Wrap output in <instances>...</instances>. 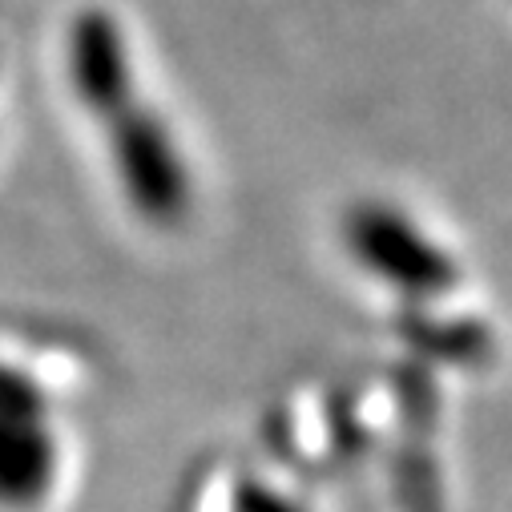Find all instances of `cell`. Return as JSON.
<instances>
[{
	"label": "cell",
	"instance_id": "2",
	"mask_svg": "<svg viewBox=\"0 0 512 512\" xmlns=\"http://www.w3.org/2000/svg\"><path fill=\"white\" fill-rule=\"evenodd\" d=\"M343 242L363 267L379 271L388 283L416 291L452 283V259L412 214L392 202H355L343 218Z\"/></svg>",
	"mask_w": 512,
	"mask_h": 512
},
{
	"label": "cell",
	"instance_id": "3",
	"mask_svg": "<svg viewBox=\"0 0 512 512\" xmlns=\"http://www.w3.org/2000/svg\"><path fill=\"white\" fill-rule=\"evenodd\" d=\"M65 81L73 101L101 121L117 105L138 97L142 73L125 25L109 9H81L65 29Z\"/></svg>",
	"mask_w": 512,
	"mask_h": 512
},
{
	"label": "cell",
	"instance_id": "1",
	"mask_svg": "<svg viewBox=\"0 0 512 512\" xmlns=\"http://www.w3.org/2000/svg\"><path fill=\"white\" fill-rule=\"evenodd\" d=\"M97 130L125 206L154 230L182 226L194 210V170L162 109L138 93L105 113Z\"/></svg>",
	"mask_w": 512,
	"mask_h": 512
}]
</instances>
